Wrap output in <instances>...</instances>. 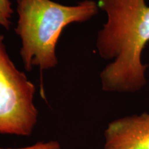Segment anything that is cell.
Wrapping results in <instances>:
<instances>
[{
  "instance_id": "obj_1",
  "label": "cell",
  "mask_w": 149,
  "mask_h": 149,
  "mask_svg": "<svg viewBox=\"0 0 149 149\" xmlns=\"http://www.w3.org/2000/svg\"><path fill=\"white\" fill-rule=\"evenodd\" d=\"M107 20L98 31L96 49L111 60L100 73L102 90L136 93L146 84L148 66L141 54L149 42V6L146 0H98Z\"/></svg>"
},
{
  "instance_id": "obj_2",
  "label": "cell",
  "mask_w": 149,
  "mask_h": 149,
  "mask_svg": "<svg viewBox=\"0 0 149 149\" xmlns=\"http://www.w3.org/2000/svg\"><path fill=\"white\" fill-rule=\"evenodd\" d=\"M18 19L15 31L22 41L20 49L26 71L38 66L43 72L58 64L56 45L63 30L72 23H82L95 16L97 3L84 0L66 6L52 0H17Z\"/></svg>"
},
{
  "instance_id": "obj_3",
  "label": "cell",
  "mask_w": 149,
  "mask_h": 149,
  "mask_svg": "<svg viewBox=\"0 0 149 149\" xmlns=\"http://www.w3.org/2000/svg\"><path fill=\"white\" fill-rule=\"evenodd\" d=\"M35 86L17 68L0 33V134L28 136L38 120Z\"/></svg>"
},
{
  "instance_id": "obj_4",
  "label": "cell",
  "mask_w": 149,
  "mask_h": 149,
  "mask_svg": "<svg viewBox=\"0 0 149 149\" xmlns=\"http://www.w3.org/2000/svg\"><path fill=\"white\" fill-rule=\"evenodd\" d=\"M104 136V149H149V113L113 121Z\"/></svg>"
},
{
  "instance_id": "obj_5",
  "label": "cell",
  "mask_w": 149,
  "mask_h": 149,
  "mask_svg": "<svg viewBox=\"0 0 149 149\" xmlns=\"http://www.w3.org/2000/svg\"><path fill=\"white\" fill-rule=\"evenodd\" d=\"M13 14V10L10 0H0V26L7 31L10 29L12 25Z\"/></svg>"
},
{
  "instance_id": "obj_6",
  "label": "cell",
  "mask_w": 149,
  "mask_h": 149,
  "mask_svg": "<svg viewBox=\"0 0 149 149\" xmlns=\"http://www.w3.org/2000/svg\"><path fill=\"white\" fill-rule=\"evenodd\" d=\"M0 149H61V145L57 141H40L32 146L24 147L21 148H1Z\"/></svg>"
}]
</instances>
